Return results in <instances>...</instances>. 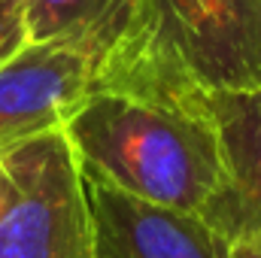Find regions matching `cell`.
Masks as SVG:
<instances>
[{
  "label": "cell",
  "instance_id": "6da1fadb",
  "mask_svg": "<svg viewBox=\"0 0 261 258\" xmlns=\"http://www.w3.org/2000/svg\"><path fill=\"white\" fill-rule=\"evenodd\" d=\"M64 137L85 179L155 207L203 216L225 186L219 140L197 100L179 107L94 88Z\"/></svg>",
  "mask_w": 261,
  "mask_h": 258
},
{
  "label": "cell",
  "instance_id": "7a4b0ae2",
  "mask_svg": "<svg viewBox=\"0 0 261 258\" xmlns=\"http://www.w3.org/2000/svg\"><path fill=\"white\" fill-rule=\"evenodd\" d=\"M94 88L179 107L206 91L261 88V0H140Z\"/></svg>",
  "mask_w": 261,
  "mask_h": 258
},
{
  "label": "cell",
  "instance_id": "3957f363",
  "mask_svg": "<svg viewBox=\"0 0 261 258\" xmlns=\"http://www.w3.org/2000/svg\"><path fill=\"white\" fill-rule=\"evenodd\" d=\"M0 258H94L85 183L64 131L0 152Z\"/></svg>",
  "mask_w": 261,
  "mask_h": 258
},
{
  "label": "cell",
  "instance_id": "277c9868",
  "mask_svg": "<svg viewBox=\"0 0 261 258\" xmlns=\"http://www.w3.org/2000/svg\"><path fill=\"white\" fill-rule=\"evenodd\" d=\"M97 61L67 43H24L0 61V152L64 131L94 91Z\"/></svg>",
  "mask_w": 261,
  "mask_h": 258
},
{
  "label": "cell",
  "instance_id": "5b68a950",
  "mask_svg": "<svg viewBox=\"0 0 261 258\" xmlns=\"http://www.w3.org/2000/svg\"><path fill=\"white\" fill-rule=\"evenodd\" d=\"M94 258H228V240L195 213L146 203L85 179Z\"/></svg>",
  "mask_w": 261,
  "mask_h": 258
},
{
  "label": "cell",
  "instance_id": "8992f818",
  "mask_svg": "<svg viewBox=\"0 0 261 258\" xmlns=\"http://www.w3.org/2000/svg\"><path fill=\"white\" fill-rule=\"evenodd\" d=\"M216 131L225 186L206 219L228 243L237 237H261V88L206 91L195 97Z\"/></svg>",
  "mask_w": 261,
  "mask_h": 258
},
{
  "label": "cell",
  "instance_id": "52a82bcc",
  "mask_svg": "<svg viewBox=\"0 0 261 258\" xmlns=\"http://www.w3.org/2000/svg\"><path fill=\"white\" fill-rule=\"evenodd\" d=\"M140 0H28V43H67L97 67L125 40Z\"/></svg>",
  "mask_w": 261,
  "mask_h": 258
},
{
  "label": "cell",
  "instance_id": "ba28073f",
  "mask_svg": "<svg viewBox=\"0 0 261 258\" xmlns=\"http://www.w3.org/2000/svg\"><path fill=\"white\" fill-rule=\"evenodd\" d=\"M24 6L28 0H0V61L15 55L28 43Z\"/></svg>",
  "mask_w": 261,
  "mask_h": 258
},
{
  "label": "cell",
  "instance_id": "9c48e42d",
  "mask_svg": "<svg viewBox=\"0 0 261 258\" xmlns=\"http://www.w3.org/2000/svg\"><path fill=\"white\" fill-rule=\"evenodd\" d=\"M228 258H261V237H237L228 243Z\"/></svg>",
  "mask_w": 261,
  "mask_h": 258
}]
</instances>
